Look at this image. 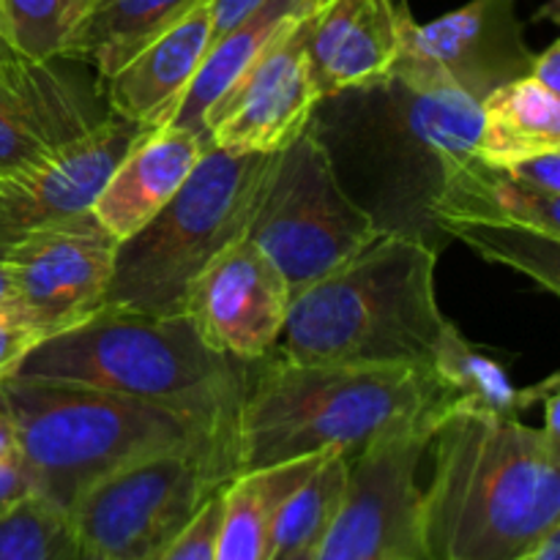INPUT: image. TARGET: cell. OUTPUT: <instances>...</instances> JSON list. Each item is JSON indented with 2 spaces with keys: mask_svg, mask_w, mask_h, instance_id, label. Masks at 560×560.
<instances>
[{
  "mask_svg": "<svg viewBox=\"0 0 560 560\" xmlns=\"http://www.w3.org/2000/svg\"><path fill=\"white\" fill-rule=\"evenodd\" d=\"M306 52L320 98L377 85L399 58V9L392 0H320Z\"/></svg>",
  "mask_w": 560,
  "mask_h": 560,
  "instance_id": "cell-17",
  "label": "cell"
},
{
  "mask_svg": "<svg viewBox=\"0 0 560 560\" xmlns=\"http://www.w3.org/2000/svg\"><path fill=\"white\" fill-rule=\"evenodd\" d=\"M476 153L492 164H517L539 153L560 151V93L525 74L495 88L479 104Z\"/></svg>",
  "mask_w": 560,
  "mask_h": 560,
  "instance_id": "cell-23",
  "label": "cell"
},
{
  "mask_svg": "<svg viewBox=\"0 0 560 560\" xmlns=\"http://www.w3.org/2000/svg\"><path fill=\"white\" fill-rule=\"evenodd\" d=\"M36 495L33 481L27 476L25 465L20 457H0V512H5L14 503Z\"/></svg>",
  "mask_w": 560,
  "mask_h": 560,
  "instance_id": "cell-32",
  "label": "cell"
},
{
  "mask_svg": "<svg viewBox=\"0 0 560 560\" xmlns=\"http://www.w3.org/2000/svg\"><path fill=\"white\" fill-rule=\"evenodd\" d=\"M235 474L233 448H175L104 476L66 514L85 550L107 560H156Z\"/></svg>",
  "mask_w": 560,
  "mask_h": 560,
  "instance_id": "cell-8",
  "label": "cell"
},
{
  "mask_svg": "<svg viewBox=\"0 0 560 560\" xmlns=\"http://www.w3.org/2000/svg\"><path fill=\"white\" fill-rule=\"evenodd\" d=\"M246 235L279 268L290 295H299L372 244L381 230L345 195L310 124L273 159Z\"/></svg>",
  "mask_w": 560,
  "mask_h": 560,
  "instance_id": "cell-9",
  "label": "cell"
},
{
  "mask_svg": "<svg viewBox=\"0 0 560 560\" xmlns=\"http://www.w3.org/2000/svg\"><path fill=\"white\" fill-rule=\"evenodd\" d=\"M195 3L197 0H98L71 42L66 60H82L93 66L98 80H109Z\"/></svg>",
  "mask_w": 560,
  "mask_h": 560,
  "instance_id": "cell-24",
  "label": "cell"
},
{
  "mask_svg": "<svg viewBox=\"0 0 560 560\" xmlns=\"http://www.w3.org/2000/svg\"><path fill=\"white\" fill-rule=\"evenodd\" d=\"M290 299L279 268L244 235L197 273L186 290L184 317L211 350L255 364L277 348Z\"/></svg>",
  "mask_w": 560,
  "mask_h": 560,
  "instance_id": "cell-13",
  "label": "cell"
},
{
  "mask_svg": "<svg viewBox=\"0 0 560 560\" xmlns=\"http://www.w3.org/2000/svg\"><path fill=\"white\" fill-rule=\"evenodd\" d=\"M244 366L208 348L184 315L102 306L77 326L44 337L14 375L145 399L235 435L249 375Z\"/></svg>",
  "mask_w": 560,
  "mask_h": 560,
  "instance_id": "cell-6",
  "label": "cell"
},
{
  "mask_svg": "<svg viewBox=\"0 0 560 560\" xmlns=\"http://www.w3.org/2000/svg\"><path fill=\"white\" fill-rule=\"evenodd\" d=\"M33 492L69 512L96 481L137 459L189 446L233 448V432L164 405L44 377L0 381Z\"/></svg>",
  "mask_w": 560,
  "mask_h": 560,
  "instance_id": "cell-5",
  "label": "cell"
},
{
  "mask_svg": "<svg viewBox=\"0 0 560 560\" xmlns=\"http://www.w3.org/2000/svg\"><path fill=\"white\" fill-rule=\"evenodd\" d=\"M528 74L536 82H541L547 91L560 93V42H552L545 52L534 55Z\"/></svg>",
  "mask_w": 560,
  "mask_h": 560,
  "instance_id": "cell-34",
  "label": "cell"
},
{
  "mask_svg": "<svg viewBox=\"0 0 560 560\" xmlns=\"http://www.w3.org/2000/svg\"><path fill=\"white\" fill-rule=\"evenodd\" d=\"M98 0H0V36L25 60H66Z\"/></svg>",
  "mask_w": 560,
  "mask_h": 560,
  "instance_id": "cell-27",
  "label": "cell"
},
{
  "mask_svg": "<svg viewBox=\"0 0 560 560\" xmlns=\"http://www.w3.org/2000/svg\"><path fill=\"white\" fill-rule=\"evenodd\" d=\"M353 454L326 452L310 476L284 498L273 525V556L315 550L345 501Z\"/></svg>",
  "mask_w": 560,
  "mask_h": 560,
  "instance_id": "cell-26",
  "label": "cell"
},
{
  "mask_svg": "<svg viewBox=\"0 0 560 560\" xmlns=\"http://www.w3.org/2000/svg\"><path fill=\"white\" fill-rule=\"evenodd\" d=\"M211 38L213 0H197L175 25L104 80L109 113L140 126L170 124L206 60Z\"/></svg>",
  "mask_w": 560,
  "mask_h": 560,
  "instance_id": "cell-18",
  "label": "cell"
},
{
  "mask_svg": "<svg viewBox=\"0 0 560 560\" xmlns=\"http://www.w3.org/2000/svg\"><path fill=\"white\" fill-rule=\"evenodd\" d=\"M153 126L131 124L109 113L80 140L20 178L3 180L0 195V252L31 230L80 217L93 208L113 170Z\"/></svg>",
  "mask_w": 560,
  "mask_h": 560,
  "instance_id": "cell-15",
  "label": "cell"
},
{
  "mask_svg": "<svg viewBox=\"0 0 560 560\" xmlns=\"http://www.w3.org/2000/svg\"><path fill=\"white\" fill-rule=\"evenodd\" d=\"M399 58L481 104L495 88L528 74L534 52L523 38L517 0H470L427 25L399 9Z\"/></svg>",
  "mask_w": 560,
  "mask_h": 560,
  "instance_id": "cell-14",
  "label": "cell"
},
{
  "mask_svg": "<svg viewBox=\"0 0 560 560\" xmlns=\"http://www.w3.org/2000/svg\"><path fill=\"white\" fill-rule=\"evenodd\" d=\"M14 301V282H11L9 262L0 257V306H9Z\"/></svg>",
  "mask_w": 560,
  "mask_h": 560,
  "instance_id": "cell-38",
  "label": "cell"
},
{
  "mask_svg": "<svg viewBox=\"0 0 560 560\" xmlns=\"http://www.w3.org/2000/svg\"><path fill=\"white\" fill-rule=\"evenodd\" d=\"M430 366L452 397L454 410L465 408L520 419L530 405L541 402L547 392L558 388V375H550L539 386L517 388L509 381L506 370L498 361L474 350V345L452 323H448Z\"/></svg>",
  "mask_w": 560,
  "mask_h": 560,
  "instance_id": "cell-25",
  "label": "cell"
},
{
  "mask_svg": "<svg viewBox=\"0 0 560 560\" xmlns=\"http://www.w3.org/2000/svg\"><path fill=\"white\" fill-rule=\"evenodd\" d=\"M430 441L432 432H402L355 452L342 506L310 560H432L419 485Z\"/></svg>",
  "mask_w": 560,
  "mask_h": 560,
  "instance_id": "cell-10",
  "label": "cell"
},
{
  "mask_svg": "<svg viewBox=\"0 0 560 560\" xmlns=\"http://www.w3.org/2000/svg\"><path fill=\"white\" fill-rule=\"evenodd\" d=\"M0 457H20L14 416H11L9 405H5L3 392H0Z\"/></svg>",
  "mask_w": 560,
  "mask_h": 560,
  "instance_id": "cell-35",
  "label": "cell"
},
{
  "mask_svg": "<svg viewBox=\"0 0 560 560\" xmlns=\"http://www.w3.org/2000/svg\"><path fill=\"white\" fill-rule=\"evenodd\" d=\"M104 115L58 60H0V180L42 167Z\"/></svg>",
  "mask_w": 560,
  "mask_h": 560,
  "instance_id": "cell-16",
  "label": "cell"
},
{
  "mask_svg": "<svg viewBox=\"0 0 560 560\" xmlns=\"http://www.w3.org/2000/svg\"><path fill=\"white\" fill-rule=\"evenodd\" d=\"M85 547L69 514L31 495L0 512V560H80Z\"/></svg>",
  "mask_w": 560,
  "mask_h": 560,
  "instance_id": "cell-28",
  "label": "cell"
},
{
  "mask_svg": "<svg viewBox=\"0 0 560 560\" xmlns=\"http://www.w3.org/2000/svg\"><path fill=\"white\" fill-rule=\"evenodd\" d=\"M312 558V550L306 552H290V556H273L271 560H310Z\"/></svg>",
  "mask_w": 560,
  "mask_h": 560,
  "instance_id": "cell-39",
  "label": "cell"
},
{
  "mask_svg": "<svg viewBox=\"0 0 560 560\" xmlns=\"http://www.w3.org/2000/svg\"><path fill=\"white\" fill-rule=\"evenodd\" d=\"M80 560H107V558H102V556H96V552L85 550V552H82V558H80Z\"/></svg>",
  "mask_w": 560,
  "mask_h": 560,
  "instance_id": "cell-41",
  "label": "cell"
},
{
  "mask_svg": "<svg viewBox=\"0 0 560 560\" xmlns=\"http://www.w3.org/2000/svg\"><path fill=\"white\" fill-rule=\"evenodd\" d=\"M435 228H528L560 238V197L525 184L512 167L492 164L476 151L454 156L443 170L441 189L430 206Z\"/></svg>",
  "mask_w": 560,
  "mask_h": 560,
  "instance_id": "cell-20",
  "label": "cell"
},
{
  "mask_svg": "<svg viewBox=\"0 0 560 560\" xmlns=\"http://www.w3.org/2000/svg\"><path fill=\"white\" fill-rule=\"evenodd\" d=\"M9 58H14V49H11L9 44L3 42V36H0V60H9Z\"/></svg>",
  "mask_w": 560,
  "mask_h": 560,
  "instance_id": "cell-40",
  "label": "cell"
},
{
  "mask_svg": "<svg viewBox=\"0 0 560 560\" xmlns=\"http://www.w3.org/2000/svg\"><path fill=\"white\" fill-rule=\"evenodd\" d=\"M517 560H560V530L547 536V539L541 541L536 550H530L528 556H523Z\"/></svg>",
  "mask_w": 560,
  "mask_h": 560,
  "instance_id": "cell-37",
  "label": "cell"
},
{
  "mask_svg": "<svg viewBox=\"0 0 560 560\" xmlns=\"http://www.w3.org/2000/svg\"><path fill=\"white\" fill-rule=\"evenodd\" d=\"M0 195H3V180H0Z\"/></svg>",
  "mask_w": 560,
  "mask_h": 560,
  "instance_id": "cell-42",
  "label": "cell"
},
{
  "mask_svg": "<svg viewBox=\"0 0 560 560\" xmlns=\"http://www.w3.org/2000/svg\"><path fill=\"white\" fill-rule=\"evenodd\" d=\"M118 238L91 211L11 241L14 306L44 337L77 326L102 310L115 268Z\"/></svg>",
  "mask_w": 560,
  "mask_h": 560,
  "instance_id": "cell-11",
  "label": "cell"
},
{
  "mask_svg": "<svg viewBox=\"0 0 560 560\" xmlns=\"http://www.w3.org/2000/svg\"><path fill=\"white\" fill-rule=\"evenodd\" d=\"M421 530L432 560H517L560 530V441L457 408L432 432Z\"/></svg>",
  "mask_w": 560,
  "mask_h": 560,
  "instance_id": "cell-2",
  "label": "cell"
},
{
  "mask_svg": "<svg viewBox=\"0 0 560 560\" xmlns=\"http://www.w3.org/2000/svg\"><path fill=\"white\" fill-rule=\"evenodd\" d=\"M257 364L235 416L238 474L323 452L353 454L402 432H435L454 410L432 366L293 364L273 355Z\"/></svg>",
  "mask_w": 560,
  "mask_h": 560,
  "instance_id": "cell-3",
  "label": "cell"
},
{
  "mask_svg": "<svg viewBox=\"0 0 560 560\" xmlns=\"http://www.w3.org/2000/svg\"><path fill=\"white\" fill-rule=\"evenodd\" d=\"M310 124L345 195L381 233L416 235L441 249L430 206L446 164L476 151V98L397 58L388 80L320 98Z\"/></svg>",
  "mask_w": 560,
  "mask_h": 560,
  "instance_id": "cell-1",
  "label": "cell"
},
{
  "mask_svg": "<svg viewBox=\"0 0 560 560\" xmlns=\"http://www.w3.org/2000/svg\"><path fill=\"white\" fill-rule=\"evenodd\" d=\"M320 0H262L244 20L208 47L200 71L180 96L170 124L202 137V118L208 109L233 88V82L249 69L252 60L284 31L293 20L310 14Z\"/></svg>",
  "mask_w": 560,
  "mask_h": 560,
  "instance_id": "cell-21",
  "label": "cell"
},
{
  "mask_svg": "<svg viewBox=\"0 0 560 560\" xmlns=\"http://www.w3.org/2000/svg\"><path fill=\"white\" fill-rule=\"evenodd\" d=\"M446 238H457L479 252L485 260L514 268L541 284L550 293L560 290V238L528 228H479L457 224L446 230Z\"/></svg>",
  "mask_w": 560,
  "mask_h": 560,
  "instance_id": "cell-29",
  "label": "cell"
},
{
  "mask_svg": "<svg viewBox=\"0 0 560 560\" xmlns=\"http://www.w3.org/2000/svg\"><path fill=\"white\" fill-rule=\"evenodd\" d=\"M323 454L233 476L222 490L217 560H271L279 506L310 476Z\"/></svg>",
  "mask_w": 560,
  "mask_h": 560,
  "instance_id": "cell-22",
  "label": "cell"
},
{
  "mask_svg": "<svg viewBox=\"0 0 560 560\" xmlns=\"http://www.w3.org/2000/svg\"><path fill=\"white\" fill-rule=\"evenodd\" d=\"M277 153H228L208 148L173 200L120 241L102 306L184 315L197 273L244 238Z\"/></svg>",
  "mask_w": 560,
  "mask_h": 560,
  "instance_id": "cell-7",
  "label": "cell"
},
{
  "mask_svg": "<svg viewBox=\"0 0 560 560\" xmlns=\"http://www.w3.org/2000/svg\"><path fill=\"white\" fill-rule=\"evenodd\" d=\"M260 3L262 0H213V38H219L222 33H228L230 27L238 25V22Z\"/></svg>",
  "mask_w": 560,
  "mask_h": 560,
  "instance_id": "cell-33",
  "label": "cell"
},
{
  "mask_svg": "<svg viewBox=\"0 0 560 560\" xmlns=\"http://www.w3.org/2000/svg\"><path fill=\"white\" fill-rule=\"evenodd\" d=\"M208 148L195 131L173 124L153 126L120 159L91 213L120 244L173 200Z\"/></svg>",
  "mask_w": 560,
  "mask_h": 560,
  "instance_id": "cell-19",
  "label": "cell"
},
{
  "mask_svg": "<svg viewBox=\"0 0 560 560\" xmlns=\"http://www.w3.org/2000/svg\"><path fill=\"white\" fill-rule=\"evenodd\" d=\"M438 246L381 233L290 301L273 359L293 364L430 366L448 320L435 295Z\"/></svg>",
  "mask_w": 560,
  "mask_h": 560,
  "instance_id": "cell-4",
  "label": "cell"
},
{
  "mask_svg": "<svg viewBox=\"0 0 560 560\" xmlns=\"http://www.w3.org/2000/svg\"><path fill=\"white\" fill-rule=\"evenodd\" d=\"M312 11L290 22L208 109V145L228 153H279L310 126L320 102L306 52Z\"/></svg>",
  "mask_w": 560,
  "mask_h": 560,
  "instance_id": "cell-12",
  "label": "cell"
},
{
  "mask_svg": "<svg viewBox=\"0 0 560 560\" xmlns=\"http://www.w3.org/2000/svg\"><path fill=\"white\" fill-rule=\"evenodd\" d=\"M44 339V334L14 306H0V381L14 375L27 353Z\"/></svg>",
  "mask_w": 560,
  "mask_h": 560,
  "instance_id": "cell-31",
  "label": "cell"
},
{
  "mask_svg": "<svg viewBox=\"0 0 560 560\" xmlns=\"http://www.w3.org/2000/svg\"><path fill=\"white\" fill-rule=\"evenodd\" d=\"M219 514H222V492L206 503L189 528L167 547L156 560H217Z\"/></svg>",
  "mask_w": 560,
  "mask_h": 560,
  "instance_id": "cell-30",
  "label": "cell"
},
{
  "mask_svg": "<svg viewBox=\"0 0 560 560\" xmlns=\"http://www.w3.org/2000/svg\"><path fill=\"white\" fill-rule=\"evenodd\" d=\"M541 405H545V427H541V430H545L552 441H560V394H558V388L547 392L545 399H541Z\"/></svg>",
  "mask_w": 560,
  "mask_h": 560,
  "instance_id": "cell-36",
  "label": "cell"
}]
</instances>
